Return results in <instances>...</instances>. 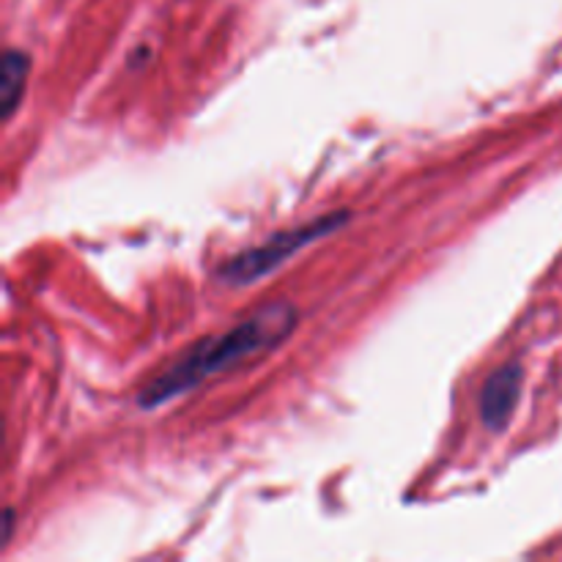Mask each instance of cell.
<instances>
[{
  "label": "cell",
  "mask_w": 562,
  "mask_h": 562,
  "mask_svg": "<svg viewBox=\"0 0 562 562\" xmlns=\"http://www.w3.org/2000/svg\"><path fill=\"white\" fill-rule=\"evenodd\" d=\"M300 324V311L294 302L274 300L269 305L258 307L247 318H241L234 327L223 329L217 335L195 340L187 346L181 355H176L146 387L137 395V406L143 412H154L165 406L168 401L181 398L192 393L209 379L241 366L258 355L278 349L294 335Z\"/></svg>",
  "instance_id": "6da1fadb"
},
{
  "label": "cell",
  "mask_w": 562,
  "mask_h": 562,
  "mask_svg": "<svg viewBox=\"0 0 562 562\" xmlns=\"http://www.w3.org/2000/svg\"><path fill=\"white\" fill-rule=\"evenodd\" d=\"M351 220L349 209H335V212L322 214V217L311 220V223H302L296 228L278 231L274 236H269L261 245L250 247L245 252H236L234 258H228L225 263H220L217 280L228 285H252L261 278H267L269 272H274L278 267H283L289 258H294L296 252L305 250V247L316 245L318 239H327L335 231L344 228Z\"/></svg>",
  "instance_id": "7a4b0ae2"
},
{
  "label": "cell",
  "mask_w": 562,
  "mask_h": 562,
  "mask_svg": "<svg viewBox=\"0 0 562 562\" xmlns=\"http://www.w3.org/2000/svg\"><path fill=\"white\" fill-rule=\"evenodd\" d=\"M521 384H525V368L516 366V362L497 368L483 382L477 412H481V423L492 434L508 431V426L514 423L516 406L521 401Z\"/></svg>",
  "instance_id": "3957f363"
},
{
  "label": "cell",
  "mask_w": 562,
  "mask_h": 562,
  "mask_svg": "<svg viewBox=\"0 0 562 562\" xmlns=\"http://www.w3.org/2000/svg\"><path fill=\"white\" fill-rule=\"evenodd\" d=\"M11 530H14V508H5V514H3V538H0V541H3V549L9 547Z\"/></svg>",
  "instance_id": "5b68a950"
},
{
  "label": "cell",
  "mask_w": 562,
  "mask_h": 562,
  "mask_svg": "<svg viewBox=\"0 0 562 562\" xmlns=\"http://www.w3.org/2000/svg\"><path fill=\"white\" fill-rule=\"evenodd\" d=\"M31 55L25 49L9 47L0 60V104H3V121L9 124L20 110L22 93H25L27 77H31Z\"/></svg>",
  "instance_id": "277c9868"
}]
</instances>
